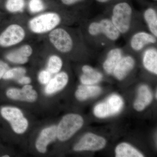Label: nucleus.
<instances>
[{"instance_id":"obj_8","label":"nucleus","mask_w":157,"mask_h":157,"mask_svg":"<svg viewBox=\"0 0 157 157\" xmlns=\"http://www.w3.org/2000/svg\"><path fill=\"white\" fill-rule=\"evenodd\" d=\"M25 37V31L21 26L11 25L0 35V46L8 47L16 45L22 41Z\"/></svg>"},{"instance_id":"obj_25","label":"nucleus","mask_w":157,"mask_h":157,"mask_svg":"<svg viewBox=\"0 0 157 157\" xmlns=\"http://www.w3.org/2000/svg\"><path fill=\"white\" fill-rule=\"evenodd\" d=\"M26 73V70L22 67H15L9 69L6 71L3 78L5 79H16L25 76Z\"/></svg>"},{"instance_id":"obj_23","label":"nucleus","mask_w":157,"mask_h":157,"mask_svg":"<svg viewBox=\"0 0 157 157\" xmlns=\"http://www.w3.org/2000/svg\"><path fill=\"white\" fill-rule=\"evenodd\" d=\"M25 6L24 0H7L6 3V9L11 13L22 11Z\"/></svg>"},{"instance_id":"obj_33","label":"nucleus","mask_w":157,"mask_h":157,"mask_svg":"<svg viewBox=\"0 0 157 157\" xmlns=\"http://www.w3.org/2000/svg\"><path fill=\"white\" fill-rule=\"evenodd\" d=\"M3 157H9V155H5V156H3Z\"/></svg>"},{"instance_id":"obj_34","label":"nucleus","mask_w":157,"mask_h":157,"mask_svg":"<svg viewBox=\"0 0 157 157\" xmlns=\"http://www.w3.org/2000/svg\"><path fill=\"white\" fill-rule=\"evenodd\" d=\"M152 1H157V0H152Z\"/></svg>"},{"instance_id":"obj_11","label":"nucleus","mask_w":157,"mask_h":157,"mask_svg":"<svg viewBox=\"0 0 157 157\" xmlns=\"http://www.w3.org/2000/svg\"><path fill=\"white\" fill-rule=\"evenodd\" d=\"M156 41V37L151 33L140 31L132 36L130 45L133 50L138 52L142 50L147 45L155 44Z\"/></svg>"},{"instance_id":"obj_17","label":"nucleus","mask_w":157,"mask_h":157,"mask_svg":"<svg viewBox=\"0 0 157 157\" xmlns=\"http://www.w3.org/2000/svg\"><path fill=\"white\" fill-rule=\"evenodd\" d=\"M83 74L80 76V81L82 84L93 85L101 81L103 75L100 72L90 66L85 65L82 68Z\"/></svg>"},{"instance_id":"obj_9","label":"nucleus","mask_w":157,"mask_h":157,"mask_svg":"<svg viewBox=\"0 0 157 157\" xmlns=\"http://www.w3.org/2000/svg\"><path fill=\"white\" fill-rule=\"evenodd\" d=\"M106 141L103 137L87 133L83 136L74 147L75 151H98L104 148Z\"/></svg>"},{"instance_id":"obj_20","label":"nucleus","mask_w":157,"mask_h":157,"mask_svg":"<svg viewBox=\"0 0 157 157\" xmlns=\"http://www.w3.org/2000/svg\"><path fill=\"white\" fill-rule=\"evenodd\" d=\"M144 19L145 21L150 33L155 37H157V14L154 8H148L143 13Z\"/></svg>"},{"instance_id":"obj_10","label":"nucleus","mask_w":157,"mask_h":157,"mask_svg":"<svg viewBox=\"0 0 157 157\" xmlns=\"http://www.w3.org/2000/svg\"><path fill=\"white\" fill-rule=\"evenodd\" d=\"M7 97L12 100L33 102L36 100L38 94L30 85L27 84L21 89L10 88L6 93Z\"/></svg>"},{"instance_id":"obj_7","label":"nucleus","mask_w":157,"mask_h":157,"mask_svg":"<svg viewBox=\"0 0 157 157\" xmlns=\"http://www.w3.org/2000/svg\"><path fill=\"white\" fill-rule=\"evenodd\" d=\"M49 39L54 47L60 52L68 53L73 49V39L65 29H54L49 34Z\"/></svg>"},{"instance_id":"obj_2","label":"nucleus","mask_w":157,"mask_h":157,"mask_svg":"<svg viewBox=\"0 0 157 157\" xmlns=\"http://www.w3.org/2000/svg\"><path fill=\"white\" fill-rule=\"evenodd\" d=\"M61 21L59 14L56 12H48L32 18L29 21V27L34 33L44 34L55 29Z\"/></svg>"},{"instance_id":"obj_27","label":"nucleus","mask_w":157,"mask_h":157,"mask_svg":"<svg viewBox=\"0 0 157 157\" xmlns=\"http://www.w3.org/2000/svg\"><path fill=\"white\" fill-rule=\"evenodd\" d=\"M51 75L48 70H42L39 73V81L42 84H47L51 79Z\"/></svg>"},{"instance_id":"obj_15","label":"nucleus","mask_w":157,"mask_h":157,"mask_svg":"<svg viewBox=\"0 0 157 157\" xmlns=\"http://www.w3.org/2000/svg\"><path fill=\"white\" fill-rule=\"evenodd\" d=\"M152 95L146 85H142L138 90V96L134 104V108L138 111L144 110L151 103Z\"/></svg>"},{"instance_id":"obj_28","label":"nucleus","mask_w":157,"mask_h":157,"mask_svg":"<svg viewBox=\"0 0 157 157\" xmlns=\"http://www.w3.org/2000/svg\"><path fill=\"white\" fill-rule=\"evenodd\" d=\"M17 50L22 54L24 56L29 57L33 54V48L30 45H25L20 47Z\"/></svg>"},{"instance_id":"obj_19","label":"nucleus","mask_w":157,"mask_h":157,"mask_svg":"<svg viewBox=\"0 0 157 157\" xmlns=\"http://www.w3.org/2000/svg\"><path fill=\"white\" fill-rule=\"evenodd\" d=\"M101 88L99 86L91 85H83L78 86L75 93V95L78 100L83 101L88 98L98 96L101 94Z\"/></svg>"},{"instance_id":"obj_18","label":"nucleus","mask_w":157,"mask_h":157,"mask_svg":"<svg viewBox=\"0 0 157 157\" xmlns=\"http://www.w3.org/2000/svg\"><path fill=\"white\" fill-rule=\"evenodd\" d=\"M143 63L144 68L151 73L157 74V50L155 48H147L144 52Z\"/></svg>"},{"instance_id":"obj_22","label":"nucleus","mask_w":157,"mask_h":157,"mask_svg":"<svg viewBox=\"0 0 157 157\" xmlns=\"http://www.w3.org/2000/svg\"><path fill=\"white\" fill-rule=\"evenodd\" d=\"M63 61L59 57L52 55L48 59L47 70L51 74H57L61 70Z\"/></svg>"},{"instance_id":"obj_13","label":"nucleus","mask_w":157,"mask_h":157,"mask_svg":"<svg viewBox=\"0 0 157 157\" xmlns=\"http://www.w3.org/2000/svg\"><path fill=\"white\" fill-rule=\"evenodd\" d=\"M135 60L130 56H123L114 68L112 73L119 80L124 79L134 68Z\"/></svg>"},{"instance_id":"obj_32","label":"nucleus","mask_w":157,"mask_h":157,"mask_svg":"<svg viewBox=\"0 0 157 157\" xmlns=\"http://www.w3.org/2000/svg\"><path fill=\"white\" fill-rule=\"evenodd\" d=\"M95 1L98 3L104 4V3L108 2L111 0H95Z\"/></svg>"},{"instance_id":"obj_30","label":"nucleus","mask_w":157,"mask_h":157,"mask_svg":"<svg viewBox=\"0 0 157 157\" xmlns=\"http://www.w3.org/2000/svg\"><path fill=\"white\" fill-rule=\"evenodd\" d=\"M17 81L20 84L27 85L30 83L31 79L28 76H23L18 78Z\"/></svg>"},{"instance_id":"obj_6","label":"nucleus","mask_w":157,"mask_h":157,"mask_svg":"<svg viewBox=\"0 0 157 157\" xmlns=\"http://www.w3.org/2000/svg\"><path fill=\"white\" fill-rule=\"evenodd\" d=\"M122 99L117 94L109 96L106 101L97 104L94 109V115L99 118H105L117 114L123 106Z\"/></svg>"},{"instance_id":"obj_4","label":"nucleus","mask_w":157,"mask_h":157,"mask_svg":"<svg viewBox=\"0 0 157 157\" xmlns=\"http://www.w3.org/2000/svg\"><path fill=\"white\" fill-rule=\"evenodd\" d=\"M88 32L92 36L103 35L112 41H117L121 35L110 19L108 18L92 22L88 28Z\"/></svg>"},{"instance_id":"obj_5","label":"nucleus","mask_w":157,"mask_h":157,"mask_svg":"<svg viewBox=\"0 0 157 157\" xmlns=\"http://www.w3.org/2000/svg\"><path fill=\"white\" fill-rule=\"evenodd\" d=\"M1 113L3 118L11 124L14 132L21 134L26 131L28 121L20 109L16 107H4L1 109Z\"/></svg>"},{"instance_id":"obj_1","label":"nucleus","mask_w":157,"mask_h":157,"mask_svg":"<svg viewBox=\"0 0 157 157\" xmlns=\"http://www.w3.org/2000/svg\"><path fill=\"white\" fill-rule=\"evenodd\" d=\"M132 16V9L130 4L120 2L113 8L110 20L121 34H124L131 28Z\"/></svg>"},{"instance_id":"obj_16","label":"nucleus","mask_w":157,"mask_h":157,"mask_svg":"<svg viewBox=\"0 0 157 157\" xmlns=\"http://www.w3.org/2000/svg\"><path fill=\"white\" fill-rule=\"evenodd\" d=\"M123 56V51L121 48H115L110 49L103 63V68L105 72L109 74L112 73L114 68Z\"/></svg>"},{"instance_id":"obj_24","label":"nucleus","mask_w":157,"mask_h":157,"mask_svg":"<svg viewBox=\"0 0 157 157\" xmlns=\"http://www.w3.org/2000/svg\"><path fill=\"white\" fill-rule=\"evenodd\" d=\"M6 58L11 63L20 64H25L29 60V58L24 56L17 49L8 54L6 56Z\"/></svg>"},{"instance_id":"obj_26","label":"nucleus","mask_w":157,"mask_h":157,"mask_svg":"<svg viewBox=\"0 0 157 157\" xmlns=\"http://www.w3.org/2000/svg\"><path fill=\"white\" fill-rule=\"evenodd\" d=\"M29 6L30 11L33 13L40 12L45 8L42 0H30Z\"/></svg>"},{"instance_id":"obj_3","label":"nucleus","mask_w":157,"mask_h":157,"mask_svg":"<svg viewBox=\"0 0 157 157\" xmlns=\"http://www.w3.org/2000/svg\"><path fill=\"white\" fill-rule=\"evenodd\" d=\"M83 120L76 114H67L63 117L57 127V137L64 141L70 139L83 125Z\"/></svg>"},{"instance_id":"obj_12","label":"nucleus","mask_w":157,"mask_h":157,"mask_svg":"<svg viewBox=\"0 0 157 157\" xmlns=\"http://www.w3.org/2000/svg\"><path fill=\"white\" fill-rule=\"evenodd\" d=\"M56 137V126H52L42 130L36 141V147L38 151L41 153H45L48 144L54 141Z\"/></svg>"},{"instance_id":"obj_29","label":"nucleus","mask_w":157,"mask_h":157,"mask_svg":"<svg viewBox=\"0 0 157 157\" xmlns=\"http://www.w3.org/2000/svg\"><path fill=\"white\" fill-rule=\"evenodd\" d=\"M9 67L5 62L0 61V79L3 78L6 71L9 70Z\"/></svg>"},{"instance_id":"obj_14","label":"nucleus","mask_w":157,"mask_h":157,"mask_svg":"<svg viewBox=\"0 0 157 157\" xmlns=\"http://www.w3.org/2000/svg\"><path fill=\"white\" fill-rule=\"evenodd\" d=\"M69 80L68 74L62 72L57 73L51 78L45 88V91L47 94L51 95L63 89L67 84Z\"/></svg>"},{"instance_id":"obj_21","label":"nucleus","mask_w":157,"mask_h":157,"mask_svg":"<svg viewBox=\"0 0 157 157\" xmlns=\"http://www.w3.org/2000/svg\"><path fill=\"white\" fill-rule=\"evenodd\" d=\"M117 157H143L140 153L134 147L126 143H121L116 147L115 150Z\"/></svg>"},{"instance_id":"obj_31","label":"nucleus","mask_w":157,"mask_h":157,"mask_svg":"<svg viewBox=\"0 0 157 157\" xmlns=\"http://www.w3.org/2000/svg\"><path fill=\"white\" fill-rule=\"evenodd\" d=\"M82 1L83 0H61L62 2L66 6H71Z\"/></svg>"}]
</instances>
